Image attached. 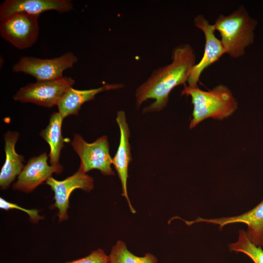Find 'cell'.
Returning <instances> with one entry per match:
<instances>
[{
  "label": "cell",
  "mask_w": 263,
  "mask_h": 263,
  "mask_svg": "<svg viewBox=\"0 0 263 263\" xmlns=\"http://www.w3.org/2000/svg\"><path fill=\"white\" fill-rule=\"evenodd\" d=\"M77 61V57L71 52L51 59L24 56L13 65L12 70L14 72L29 75L37 81L50 80L64 76L63 72L72 68Z\"/></svg>",
  "instance_id": "6"
},
{
  "label": "cell",
  "mask_w": 263,
  "mask_h": 263,
  "mask_svg": "<svg viewBox=\"0 0 263 263\" xmlns=\"http://www.w3.org/2000/svg\"><path fill=\"white\" fill-rule=\"evenodd\" d=\"M0 207L1 209L8 210L12 209H18L26 212L30 217V220L33 223H37L42 219V217L39 215L38 211L36 209H27L18 206L4 200L2 198H0Z\"/></svg>",
  "instance_id": "20"
},
{
  "label": "cell",
  "mask_w": 263,
  "mask_h": 263,
  "mask_svg": "<svg viewBox=\"0 0 263 263\" xmlns=\"http://www.w3.org/2000/svg\"><path fill=\"white\" fill-rule=\"evenodd\" d=\"M73 9L70 0H5L0 6V20L18 13L40 15L49 10L64 13Z\"/></svg>",
  "instance_id": "13"
},
{
  "label": "cell",
  "mask_w": 263,
  "mask_h": 263,
  "mask_svg": "<svg viewBox=\"0 0 263 263\" xmlns=\"http://www.w3.org/2000/svg\"><path fill=\"white\" fill-rule=\"evenodd\" d=\"M193 23L203 32L205 38L203 56L198 63L193 67L188 81V86L196 87L203 71L217 61L225 52L221 40L215 35L213 24L209 23L204 16L201 14L196 16Z\"/></svg>",
  "instance_id": "8"
},
{
  "label": "cell",
  "mask_w": 263,
  "mask_h": 263,
  "mask_svg": "<svg viewBox=\"0 0 263 263\" xmlns=\"http://www.w3.org/2000/svg\"><path fill=\"white\" fill-rule=\"evenodd\" d=\"M19 134L16 132H7L4 135L5 160L0 173V187L2 190L8 188L22 170L24 157L15 150Z\"/></svg>",
  "instance_id": "14"
},
{
  "label": "cell",
  "mask_w": 263,
  "mask_h": 263,
  "mask_svg": "<svg viewBox=\"0 0 263 263\" xmlns=\"http://www.w3.org/2000/svg\"><path fill=\"white\" fill-rule=\"evenodd\" d=\"M171 59L169 63L155 69L137 88L135 94L137 108L149 99L154 100L144 109V113L159 112L165 108L171 91L176 86L185 85L188 82L196 64L194 51L187 43L173 49Z\"/></svg>",
  "instance_id": "1"
},
{
  "label": "cell",
  "mask_w": 263,
  "mask_h": 263,
  "mask_svg": "<svg viewBox=\"0 0 263 263\" xmlns=\"http://www.w3.org/2000/svg\"><path fill=\"white\" fill-rule=\"evenodd\" d=\"M39 16L18 13L0 20L1 37L19 49L30 47L38 36Z\"/></svg>",
  "instance_id": "7"
},
{
  "label": "cell",
  "mask_w": 263,
  "mask_h": 263,
  "mask_svg": "<svg viewBox=\"0 0 263 263\" xmlns=\"http://www.w3.org/2000/svg\"><path fill=\"white\" fill-rule=\"evenodd\" d=\"M188 225L197 223H206L218 225L220 229L229 224L243 223L247 226L246 231L250 241L257 246L263 247V199L252 209L241 215L216 218H204L198 217L194 220L188 221L184 219Z\"/></svg>",
  "instance_id": "10"
},
{
  "label": "cell",
  "mask_w": 263,
  "mask_h": 263,
  "mask_svg": "<svg viewBox=\"0 0 263 263\" xmlns=\"http://www.w3.org/2000/svg\"><path fill=\"white\" fill-rule=\"evenodd\" d=\"M54 192L55 200L54 206L58 210L59 221L68 219L67 210L69 207V198L76 189L90 191L94 188V179L79 169L72 175L63 180L58 181L51 177L46 181Z\"/></svg>",
  "instance_id": "9"
},
{
  "label": "cell",
  "mask_w": 263,
  "mask_h": 263,
  "mask_svg": "<svg viewBox=\"0 0 263 263\" xmlns=\"http://www.w3.org/2000/svg\"><path fill=\"white\" fill-rule=\"evenodd\" d=\"M75 81L71 77L37 81L21 88L13 99L22 103H32L47 108L57 105L60 99Z\"/></svg>",
  "instance_id": "5"
},
{
  "label": "cell",
  "mask_w": 263,
  "mask_h": 263,
  "mask_svg": "<svg viewBox=\"0 0 263 263\" xmlns=\"http://www.w3.org/2000/svg\"><path fill=\"white\" fill-rule=\"evenodd\" d=\"M71 145L80 160L79 169L84 173L96 169L104 175H113L108 138L103 135L92 143L87 142L82 136L75 134Z\"/></svg>",
  "instance_id": "4"
},
{
  "label": "cell",
  "mask_w": 263,
  "mask_h": 263,
  "mask_svg": "<svg viewBox=\"0 0 263 263\" xmlns=\"http://www.w3.org/2000/svg\"><path fill=\"white\" fill-rule=\"evenodd\" d=\"M257 23L243 5L228 15H220L213 26L220 33L225 54L235 58L242 56L254 42Z\"/></svg>",
  "instance_id": "3"
},
{
  "label": "cell",
  "mask_w": 263,
  "mask_h": 263,
  "mask_svg": "<svg viewBox=\"0 0 263 263\" xmlns=\"http://www.w3.org/2000/svg\"><path fill=\"white\" fill-rule=\"evenodd\" d=\"M46 152L31 158L18 177L13 188L26 193L34 190L37 187L51 177L53 173L59 174L62 170L49 165Z\"/></svg>",
  "instance_id": "12"
},
{
  "label": "cell",
  "mask_w": 263,
  "mask_h": 263,
  "mask_svg": "<svg viewBox=\"0 0 263 263\" xmlns=\"http://www.w3.org/2000/svg\"><path fill=\"white\" fill-rule=\"evenodd\" d=\"M120 84H106L102 86L89 90H79L69 88L58 102L57 106L58 112L65 117L70 115H77L81 105L85 102L93 100L99 93L120 88Z\"/></svg>",
  "instance_id": "15"
},
{
  "label": "cell",
  "mask_w": 263,
  "mask_h": 263,
  "mask_svg": "<svg viewBox=\"0 0 263 263\" xmlns=\"http://www.w3.org/2000/svg\"><path fill=\"white\" fill-rule=\"evenodd\" d=\"M66 263H109V258L102 249H97L84 258Z\"/></svg>",
  "instance_id": "19"
},
{
  "label": "cell",
  "mask_w": 263,
  "mask_h": 263,
  "mask_svg": "<svg viewBox=\"0 0 263 263\" xmlns=\"http://www.w3.org/2000/svg\"><path fill=\"white\" fill-rule=\"evenodd\" d=\"M64 118L59 112L53 113L48 125L41 131L40 135L49 144L50 151L49 155L50 163L62 171L63 167L59 164V157L62 149L64 147L65 139L61 132V126Z\"/></svg>",
  "instance_id": "16"
},
{
  "label": "cell",
  "mask_w": 263,
  "mask_h": 263,
  "mask_svg": "<svg viewBox=\"0 0 263 263\" xmlns=\"http://www.w3.org/2000/svg\"><path fill=\"white\" fill-rule=\"evenodd\" d=\"M109 263H157V258L150 253L143 257L137 256L131 252L125 244L118 241L112 247L109 255Z\"/></svg>",
  "instance_id": "17"
},
{
  "label": "cell",
  "mask_w": 263,
  "mask_h": 263,
  "mask_svg": "<svg viewBox=\"0 0 263 263\" xmlns=\"http://www.w3.org/2000/svg\"><path fill=\"white\" fill-rule=\"evenodd\" d=\"M230 251L242 253L251 259L254 263H263V249L252 243L243 229L239 231L238 240L228 244Z\"/></svg>",
  "instance_id": "18"
},
{
  "label": "cell",
  "mask_w": 263,
  "mask_h": 263,
  "mask_svg": "<svg viewBox=\"0 0 263 263\" xmlns=\"http://www.w3.org/2000/svg\"><path fill=\"white\" fill-rule=\"evenodd\" d=\"M181 94L191 98L193 111L190 129L209 118L222 120L232 115L238 109V102L232 92L223 84L208 91L185 84Z\"/></svg>",
  "instance_id": "2"
},
{
  "label": "cell",
  "mask_w": 263,
  "mask_h": 263,
  "mask_svg": "<svg viewBox=\"0 0 263 263\" xmlns=\"http://www.w3.org/2000/svg\"><path fill=\"white\" fill-rule=\"evenodd\" d=\"M116 121L120 130V141L116 152L113 158L112 164L121 183L122 196L126 199L131 212L135 213V210L132 205L127 191L128 169L132 161V155L129 142L130 130L124 111H120L117 113Z\"/></svg>",
  "instance_id": "11"
}]
</instances>
